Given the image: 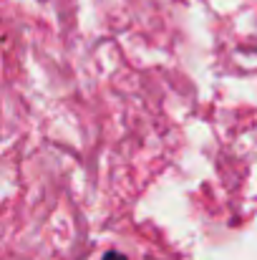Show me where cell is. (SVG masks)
<instances>
[{"mask_svg": "<svg viewBox=\"0 0 257 260\" xmlns=\"http://www.w3.org/2000/svg\"><path fill=\"white\" fill-rule=\"evenodd\" d=\"M101 260H129V258H126L124 253H119V250H108V253H106Z\"/></svg>", "mask_w": 257, "mask_h": 260, "instance_id": "cell-1", "label": "cell"}]
</instances>
